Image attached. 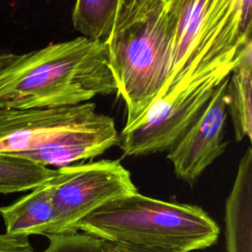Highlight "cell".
Wrapping results in <instances>:
<instances>
[{"label": "cell", "mask_w": 252, "mask_h": 252, "mask_svg": "<svg viewBox=\"0 0 252 252\" xmlns=\"http://www.w3.org/2000/svg\"><path fill=\"white\" fill-rule=\"evenodd\" d=\"M0 215L6 233L27 236L53 234L55 210L48 182L31 190L28 195L13 204L0 207Z\"/></svg>", "instance_id": "11"}, {"label": "cell", "mask_w": 252, "mask_h": 252, "mask_svg": "<svg viewBox=\"0 0 252 252\" xmlns=\"http://www.w3.org/2000/svg\"><path fill=\"white\" fill-rule=\"evenodd\" d=\"M103 241L175 252H191L216 243L220 228L200 207L154 199L135 192L111 200L76 225Z\"/></svg>", "instance_id": "2"}, {"label": "cell", "mask_w": 252, "mask_h": 252, "mask_svg": "<svg viewBox=\"0 0 252 252\" xmlns=\"http://www.w3.org/2000/svg\"><path fill=\"white\" fill-rule=\"evenodd\" d=\"M55 170L29 159L0 155V193L32 190L52 178Z\"/></svg>", "instance_id": "14"}, {"label": "cell", "mask_w": 252, "mask_h": 252, "mask_svg": "<svg viewBox=\"0 0 252 252\" xmlns=\"http://www.w3.org/2000/svg\"><path fill=\"white\" fill-rule=\"evenodd\" d=\"M17 57V54L10 52H0V72L12 63Z\"/></svg>", "instance_id": "19"}, {"label": "cell", "mask_w": 252, "mask_h": 252, "mask_svg": "<svg viewBox=\"0 0 252 252\" xmlns=\"http://www.w3.org/2000/svg\"><path fill=\"white\" fill-rule=\"evenodd\" d=\"M167 3L175 19L172 64L170 75L155 99L236 54L251 38L252 0Z\"/></svg>", "instance_id": "3"}, {"label": "cell", "mask_w": 252, "mask_h": 252, "mask_svg": "<svg viewBox=\"0 0 252 252\" xmlns=\"http://www.w3.org/2000/svg\"><path fill=\"white\" fill-rule=\"evenodd\" d=\"M175 19L164 3L106 40L116 94L129 126L138 120L164 87L171 71Z\"/></svg>", "instance_id": "4"}, {"label": "cell", "mask_w": 252, "mask_h": 252, "mask_svg": "<svg viewBox=\"0 0 252 252\" xmlns=\"http://www.w3.org/2000/svg\"><path fill=\"white\" fill-rule=\"evenodd\" d=\"M114 93L106 41L82 35L17 55L0 72V109L76 105Z\"/></svg>", "instance_id": "1"}, {"label": "cell", "mask_w": 252, "mask_h": 252, "mask_svg": "<svg viewBox=\"0 0 252 252\" xmlns=\"http://www.w3.org/2000/svg\"><path fill=\"white\" fill-rule=\"evenodd\" d=\"M228 77L218 86L199 116L168 150L167 158L175 175L187 183L193 184L226 148Z\"/></svg>", "instance_id": "7"}, {"label": "cell", "mask_w": 252, "mask_h": 252, "mask_svg": "<svg viewBox=\"0 0 252 252\" xmlns=\"http://www.w3.org/2000/svg\"><path fill=\"white\" fill-rule=\"evenodd\" d=\"M119 0H76L72 23L82 36L106 41L114 28Z\"/></svg>", "instance_id": "13"}, {"label": "cell", "mask_w": 252, "mask_h": 252, "mask_svg": "<svg viewBox=\"0 0 252 252\" xmlns=\"http://www.w3.org/2000/svg\"><path fill=\"white\" fill-rule=\"evenodd\" d=\"M0 252H35L29 236L0 233Z\"/></svg>", "instance_id": "17"}, {"label": "cell", "mask_w": 252, "mask_h": 252, "mask_svg": "<svg viewBox=\"0 0 252 252\" xmlns=\"http://www.w3.org/2000/svg\"><path fill=\"white\" fill-rule=\"evenodd\" d=\"M227 114L230 115L236 141L252 137V40L240 47L228 77Z\"/></svg>", "instance_id": "12"}, {"label": "cell", "mask_w": 252, "mask_h": 252, "mask_svg": "<svg viewBox=\"0 0 252 252\" xmlns=\"http://www.w3.org/2000/svg\"><path fill=\"white\" fill-rule=\"evenodd\" d=\"M47 182L55 210L53 234L77 232V223L92 212L137 192L129 170L110 159L60 167Z\"/></svg>", "instance_id": "6"}, {"label": "cell", "mask_w": 252, "mask_h": 252, "mask_svg": "<svg viewBox=\"0 0 252 252\" xmlns=\"http://www.w3.org/2000/svg\"><path fill=\"white\" fill-rule=\"evenodd\" d=\"M105 242V247L107 252H175L172 250L162 249V248H152L145 247L127 243H117V242Z\"/></svg>", "instance_id": "18"}, {"label": "cell", "mask_w": 252, "mask_h": 252, "mask_svg": "<svg viewBox=\"0 0 252 252\" xmlns=\"http://www.w3.org/2000/svg\"><path fill=\"white\" fill-rule=\"evenodd\" d=\"M48 246L42 252H107L105 242L79 231L68 234H49Z\"/></svg>", "instance_id": "15"}, {"label": "cell", "mask_w": 252, "mask_h": 252, "mask_svg": "<svg viewBox=\"0 0 252 252\" xmlns=\"http://www.w3.org/2000/svg\"><path fill=\"white\" fill-rule=\"evenodd\" d=\"M237 53L155 99L138 120L123 127L118 145L123 154L137 157L168 151L229 76Z\"/></svg>", "instance_id": "5"}, {"label": "cell", "mask_w": 252, "mask_h": 252, "mask_svg": "<svg viewBox=\"0 0 252 252\" xmlns=\"http://www.w3.org/2000/svg\"><path fill=\"white\" fill-rule=\"evenodd\" d=\"M167 0H119L113 32L144 18ZM111 33V34H112Z\"/></svg>", "instance_id": "16"}, {"label": "cell", "mask_w": 252, "mask_h": 252, "mask_svg": "<svg viewBox=\"0 0 252 252\" xmlns=\"http://www.w3.org/2000/svg\"><path fill=\"white\" fill-rule=\"evenodd\" d=\"M117 145L119 134L113 118L96 111L93 116L63 129L22 158L60 168L98 157Z\"/></svg>", "instance_id": "9"}, {"label": "cell", "mask_w": 252, "mask_h": 252, "mask_svg": "<svg viewBox=\"0 0 252 252\" xmlns=\"http://www.w3.org/2000/svg\"><path fill=\"white\" fill-rule=\"evenodd\" d=\"M226 252H252V151L242 156L225 203Z\"/></svg>", "instance_id": "10"}, {"label": "cell", "mask_w": 252, "mask_h": 252, "mask_svg": "<svg viewBox=\"0 0 252 252\" xmlns=\"http://www.w3.org/2000/svg\"><path fill=\"white\" fill-rule=\"evenodd\" d=\"M96 112L94 102L24 109H0V155L23 158L57 133Z\"/></svg>", "instance_id": "8"}]
</instances>
